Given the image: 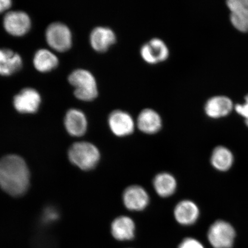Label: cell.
I'll use <instances>...</instances> for the list:
<instances>
[{"mask_svg":"<svg viewBox=\"0 0 248 248\" xmlns=\"http://www.w3.org/2000/svg\"><path fill=\"white\" fill-rule=\"evenodd\" d=\"M233 160V156L231 151L222 146L216 147L211 157L212 166L221 171H226L230 169Z\"/></svg>","mask_w":248,"mask_h":248,"instance_id":"obj_21","label":"cell"},{"mask_svg":"<svg viewBox=\"0 0 248 248\" xmlns=\"http://www.w3.org/2000/svg\"><path fill=\"white\" fill-rule=\"evenodd\" d=\"M246 103L244 105H237L235 109L237 112L242 116L248 120V95L246 97Z\"/></svg>","mask_w":248,"mask_h":248,"instance_id":"obj_24","label":"cell"},{"mask_svg":"<svg viewBox=\"0 0 248 248\" xmlns=\"http://www.w3.org/2000/svg\"><path fill=\"white\" fill-rule=\"evenodd\" d=\"M20 56L11 49H0V75L9 76L19 70L22 66Z\"/></svg>","mask_w":248,"mask_h":248,"instance_id":"obj_17","label":"cell"},{"mask_svg":"<svg viewBox=\"0 0 248 248\" xmlns=\"http://www.w3.org/2000/svg\"><path fill=\"white\" fill-rule=\"evenodd\" d=\"M4 29L11 35L15 36L24 35L31 29L30 18L22 11H11L5 15L4 21Z\"/></svg>","mask_w":248,"mask_h":248,"instance_id":"obj_9","label":"cell"},{"mask_svg":"<svg viewBox=\"0 0 248 248\" xmlns=\"http://www.w3.org/2000/svg\"><path fill=\"white\" fill-rule=\"evenodd\" d=\"M246 124H247V125L248 126V120H246Z\"/></svg>","mask_w":248,"mask_h":248,"instance_id":"obj_26","label":"cell"},{"mask_svg":"<svg viewBox=\"0 0 248 248\" xmlns=\"http://www.w3.org/2000/svg\"><path fill=\"white\" fill-rule=\"evenodd\" d=\"M123 200L126 209L138 212L146 208L150 202V197L141 186L132 185L124 190Z\"/></svg>","mask_w":248,"mask_h":248,"instance_id":"obj_8","label":"cell"},{"mask_svg":"<svg viewBox=\"0 0 248 248\" xmlns=\"http://www.w3.org/2000/svg\"><path fill=\"white\" fill-rule=\"evenodd\" d=\"M33 64L35 69L40 72H48L57 67L58 59L51 51L41 49L37 51L34 56Z\"/></svg>","mask_w":248,"mask_h":248,"instance_id":"obj_20","label":"cell"},{"mask_svg":"<svg viewBox=\"0 0 248 248\" xmlns=\"http://www.w3.org/2000/svg\"><path fill=\"white\" fill-rule=\"evenodd\" d=\"M64 126L70 135L80 137L87 131L88 121L82 111L73 108L68 111L65 116Z\"/></svg>","mask_w":248,"mask_h":248,"instance_id":"obj_15","label":"cell"},{"mask_svg":"<svg viewBox=\"0 0 248 248\" xmlns=\"http://www.w3.org/2000/svg\"><path fill=\"white\" fill-rule=\"evenodd\" d=\"M46 42L55 50L64 52L72 44V36L70 29L61 23H54L48 27L46 33Z\"/></svg>","mask_w":248,"mask_h":248,"instance_id":"obj_5","label":"cell"},{"mask_svg":"<svg viewBox=\"0 0 248 248\" xmlns=\"http://www.w3.org/2000/svg\"><path fill=\"white\" fill-rule=\"evenodd\" d=\"M68 157L73 165L83 170L94 169L101 159L98 148L91 142H77L68 151Z\"/></svg>","mask_w":248,"mask_h":248,"instance_id":"obj_2","label":"cell"},{"mask_svg":"<svg viewBox=\"0 0 248 248\" xmlns=\"http://www.w3.org/2000/svg\"><path fill=\"white\" fill-rule=\"evenodd\" d=\"M140 55L147 63L156 64L168 59L169 49L166 43L159 38H153L141 46Z\"/></svg>","mask_w":248,"mask_h":248,"instance_id":"obj_6","label":"cell"},{"mask_svg":"<svg viewBox=\"0 0 248 248\" xmlns=\"http://www.w3.org/2000/svg\"><path fill=\"white\" fill-rule=\"evenodd\" d=\"M232 108V104L230 99L224 96H217L207 101L204 110L209 117L218 119L227 116Z\"/></svg>","mask_w":248,"mask_h":248,"instance_id":"obj_18","label":"cell"},{"mask_svg":"<svg viewBox=\"0 0 248 248\" xmlns=\"http://www.w3.org/2000/svg\"><path fill=\"white\" fill-rule=\"evenodd\" d=\"M12 5L10 0H0V14L8 10Z\"/></svg>","mask_w":248,"mask_h":248,"instance_id":"obj_25","label":"cell"},{"mask_svg":"<svg viewBox=\"0 0 248 248\" xmlns=\"http://www.w3.org/2000/svg\"><path fill=\"white\" fill-rule=\"evenodd\" d=\"M136 124L141 132L153 135L159 132L162 128V120L156 111L147 108L140 113Z\"/></svg>","mask_w":248,"mask_h":248,"instance_id":"obj_13","label":"cell"},{"mask_svg":"<svg viewBox=\"0 0 248 248\" xmlns=\"http://www.w3.org/2000/svg\"><path fill=\"white\" fill-rule=\"evenodd\" d=\"M116 35L110 28L97 27L92 31L90 42L92 48L99 52H106L116 42Z\"/></svg>","mask_w":248,"mask_h":248,"instance_id":"obj_12","label":"cell"},{"mask_svg":"<svg viewBox=\"0 0 248 248\" xmlns=\"http://www.w3.org/2000/svg\"><path fill=\"white\" fill-rule=\"evenodd\" d=\"M135 224L130 217H117L111 223V232L114 238L119 241L132 240L135 235Z\"/></svg>","mask_w":248,"mask_h":248,"instance_id":"obj_16","label":"cell"},{"mask_svg":"<svg viewBox=\"0 0 248 248\" xmlns=\"http://www.w3.org/2000/svg\"><path fill=\"white\" fill-rule=\"evenodd\" d=\"M108 125L111 132L119 138L131 135L135 128V123L131 114L122 110H115L110 114Z\"/></svg>","mask_w":248,"mask_h":248,"instance_id":"obj_7","label":"cell"},{"mask_svg":"<svg viewBox=\"0 0 248 248\" xmlns=\"http://www.w3.org/2000/svg\"><path fill=\"white\" fill-rule=\"evenodd\" d=\"M69 81L75 88L74 95L79 100L92 101L97 97V82L89 71L84 69L74 71L69 76Z\"/></svg>","mask_w":248,"mask_h":248,"instance_id":"obj_3","label":"cell"},{"mask_svg":"<svg viewBox=\"0 0 248 248\" xmlns=\"http://www.w3.org/2000/svg\"><path fill=\"white\" fill-rule=\"evenodd\" d=\"M60 216V212L55 207H46L42 213V221L46 224H51L57 221Z\"/></svg>","mask_w":248,"mask_h":248,"instance_id":"obj_22","label":"cell"},{"mask_svg":"<svg viewBox=\"0 0 248 248\" xmlns=\"http://www.w3.org/2000/svg\"><path fill=\"white\" fill-rule=\"evenodd\" d=\"M153 186L155 191L160 197L167 198L175 193L177 182L170 173L162 172L155 176Z\"/></svg>","mask_w":248,"mask_h":248,"instance_id":"obj_19","label":"cell"},{"mask_svg":"<svg viewBox=\"0 0 248 248\" xmlns=\"http://www.w3.org/2000/svg\"><path fill=\"white\" fill-rule=\"evenodd\" d=\"M176 221L182 225H191L194 224L200 216V210L193 201L183 200L176 204L174 211Z\"/></svg>","mask_w":248,"mask_h":248,"instance_id":"obj_14","label":"cell"},{"mask_svg":"<svg viewBox=\"0 0 248 248\" xmlns=\"http://www.w3.org/2000/svg\"><path fill=\"white\" fill-rule=\"evenodd\" d=\"M227 5L231 11V22L235 29L248 32V0H229Z\"/></svg>","mask_w":248,"mask_h":248,"instance_id":"obj_11","label":"cell"},{"mask_svg":"<svg viewBox=\"0 0 248 248\" xmlns=\"http://www.w3.org/2000/svg\"><path fill=\"white\" fill-rule=\"evenodd\" d=\"M235 232L228 222L218 220L210 226L207 237L215 248H232L233 246Z\"/></svg>","mask_w":248,"mask_h":248,"instance_id":"obj_4","label":"cell"},{"mask_svg":"<svg viewBox=\"0 0 248 248\" xmlns=\"http://www.w3.org/2000/svg\"><path fill=\"white\" fill-rule=\"evenodd\" d=\"M30 185L27 164L18 155H6L0 160V187L11 196L18 197L27 193Z\"/></svg>","mask_w":248,"mask_h":248,"instance_id":"obj_1","label":"cell"},{"mask_svg":"<svg viewBox=\"0 0 248 248\" xmlns=\"http://www.w3.org/2000/svg\"><path fill=\"white\" fill-rule=\"evenodd\" d=\"M41 97L39 93L32 88H26L15 96L14 105L16 110L21 113H35L38 110Z\"/></svg>","mask_w":248,"mask_h":248,"instance_id":"obj_10","label":"cell"},{"mask_svg":"<svg viewBox=\"0 0 248 248\" xmlns=\"http://www.w3.org/2000/svg\"><path fill=\"white\" fill-rule=\"evenodd\" d=\"M179 248H204L200 241L193 238H186L179 245Z\"/></svg>","mask_w":248,"mask_h":248,"instance_id":"obj_23","label":"cell"}]
</instances>
